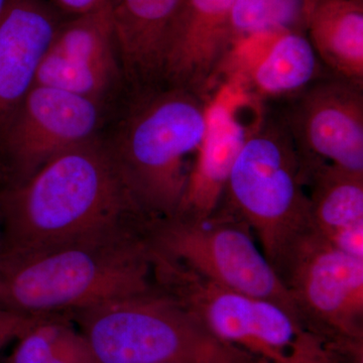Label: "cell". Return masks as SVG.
Masks as SVG:
<instances>
[{"instance_id": "9c48e42d", "label": "cell", "mask_w": 363, "mask_h": 363, "mask_svg": "<svg viewBox=\"0 0 363 363\" xmlns=\"http://www.w3.org/2000/svg\"><path fill=\"white\" fill-rule=\"evenodd\" d=\"M116 107L35 85L0 126V190L25 183L67 150L102 135Z\"/></svg>"}, {"instance_id": "cb8c5ba5", "label": "cell", "mask_w": 363, "mask_h": 363, "mask_svg": "<svg viewBox=\"0 0 363 363\" xmlns=\"http://www.w3.org/2000/svg\"><path fill=\"white\" fill-rule=\"evenodd\" d=\"M7 1H9V0H0V14H1L2 11H4V7H6Z\"/></svg>"}, {"instance_id": "603a6c76", "label": "cell", "mask_w": 363, "mask_h": 363, "mask_svg": "<svg viewBox=\"0 0 363 363\" xmlns=\"http://www.w3.org/2000/svg\"><path fill=\"white\" fill-rule=\"evenodd\" d=\"M66 18L80 16L101 9L111 4V0H49Z\"/></svg>"}, {"instance_id": "7a4b0ae2", "label": "cell", "mask_w": 363, "mask_h": 363, "mask_svg": "<svg viewBox=\"0 0 363 363\" xmlns=\"http://www.w3.org/2000/svg\"><path fill=\"white\" fill-rule=\"evenodd\" d=\"M212 98L166 84L131 93L102 133L128 197L147 218L178 211Z\"/></svg>"}, {"instance_id": "d6986e66", "label": "cell", "mask_w": 363, "mask_h": 363, "mask_svg": "<svg viewBox=\"0 0 363 363\" xmlns=\"http://www.w3.org/2000/svg\"><path fill=\"white\" fill-rule=\"evenodd\" d=\"M4 363H99L68 315L45 318L16 339Z\"/></svg>"}, {"instance_id": "6da1fadb", "label": "cell", "mask_w": 363, "mask_h": 363, "mask_svg": "<svg viewBox=\"0 0 363 363\" xmlns=\"http://www.w3.org/2000/svg\"><path fill=\"white\" fill-rule=\"evenodd\" d=\"M149 220L131 202L100 135L0 190V260L145 230Z\"/></svg>"}, {"instance_id": "9a60e30c", "label": "cell", "mask_w": 363, "mask_h": 363, "mask_svg": "<svg viewBox=\"0 0 363 363\" xmlns=\"http://www.w3.org/2000/svg\"><path fill=\"white\" fill-rule=\"evenodd\" d=\"M66 16L49 0H9L0 14V126L35 85L38 71Z\"/></svg>"}, {"instance_id": "3957f363", "label": "cell", "mask_w": 363, "mask_h": 363, "mask_svg": "<svg viewBox=\"0 0 363 363\" xmlns=\"http://www.w3.org/2000/svg\"><path fill=\"white\" fill-rule=\"evenodd\" d=\"M147 230L0 260V311L71 315L154 288Z\"/></svg>"}, {"instance_id": "8992f818", "label": "cell", "mask_w": 363, "mask_h": 363, "mask_svg": "<svg viewBox=\"0 0 363 363\" xmlns=\"http://www.w3.org/2000/svg\"><path fill=\"white\" fill-rule=\"evenodd\" d=\"M70 318L99 363H267L217 338L156 286Z\"/></svg>"}, {"instance_id": "d4e9b609", "label": "cell", "mask_w": 363, "mask_h": 363, "mask_svg": "<svg viewBox=\"0 0 363 363\" xmlns=\"http://www.w3.org/2000/svg\"><path fill=\"white\" fill-rule=\"evenodd\" d=\"M357 1H362L363 2V0H357Z\"/></svg>"}, {"instance_id": "4fadbf2b", "label": "cell", "mask_w": 363, "mask_h": 363, "mask_svg": "<svg viewBox=\"0 0 363 363\" xmlns=\"http://www.w3.org/2000/svg\"><path fill=\"white\" fill-rule=\"evenodd\" d=\"M236 0H186L169 35L164 84L212 97L230 52L229 25Z\"/></svg>"}, {"instance_id": "5bb4252c", "label": "cell", "mask_w": 363, "mask_h": 363, "mask_svg": "<svg viewBox=\"0 0 363 363\" xmlns=\"http://www.w3.org/2000/svg\"><path fill=\"white\" fill-rule=\"evenodd\" d=\"M250 99L228 84L215 91L206 135L189 172L176 217L200 220L220 206L231 169L250 130V121L242 123L240 116Z\"/></svg>"}, {"instance_id": "44dd1931", "label": "cell", "mask_w": 363, "mask_h": 363, "mask_svg": "<svg viewBox=\"0 0 363 363\" xmlns=\"http://www.w3.org/2000/svg\"><path fill=\"white\" fill-rule=\"evenodd\" d=\"M47 317L49 316H26L16 313L0 311V350Z\"/></svg>"}, {"instance_id": "8fae6325", "label": "cell", "mask_w": 363, "mask_h": 363, "mask_svg": "<svg viewBox=\"0 0 363 363\" xmlns=\"http://www.w3.org/2000/svg\"><path fill=\"white\" fill-rule=\"evenodd\" d=\"M35 85L116 107L128 95L111 6L62 21L45 52Z\"/></svg>"}, {"instance_id": "ba28073f", "label": "cell", "mask_w": 363, "mask_h": 363, "mask_svg": "<svg viewBox=\"0 0 363 363\" xmlns=\"http://www.w3.org/2000/svg\"><path fill=\"white\" fill-rule=\"evenodd\" d=\"M279 277L304 323L352 363H363V259L345 255L312 229Z\"/></svg>"}, {"instance_id": "e0dca14e", "label": "cell", "mask_w": 363, "mask_h": 363, "mask_svg": "<svg viewBox=\"0 0 363 363\" xmlns=\"http://www.w3.org/2000/svg\"><path fill=\"white\" fill-rule=\"evenodd\" d=\"M305 33L332 75L363 87V2L306 0Z\"/></svg>"}, {"instance_id": "52a82bcc", "label": "cell", "mask_w": 363, "mask_h": 363, "mask_svg": "<svg viewBox=\"0 0 363 363\" xmlns=\"http://www.w3.org/2000/svg\"><path fill=\"white\" fill-rule=\"evenodd\" d=\"M147 238L152 250L202 278L276 303L303 321L292 294L264 257L250 227L223 202L200 220L176 216L150 219Z\"/></svg>"}, {"instance_id": "ffe728a7", "label": "cell", "mask_w": 363, "mask_h": 363, "mask_svg": "<svg viewBox=\"0 0 363 363\" xmlns=\"http://www.w3.org/2000/svg\"><path fill=\"white\" fill-rule=\"evenodd\" d=\"M305 4L306 0H236L229 25L230 52L255 35L305 33Z\"/></svg>"}, {"instance_id": "7c38bea8", "label": "cell", "mask_w": 363, "mask_h": 363, "mask_svg": "<svg viewBox=\"0 0 363 363\" xmlns=\"http://www.w3.org/2000/svg\"><path fill=\"white\" fill-rule=\"evenodd\" d=\"M327 73L305 33H264L234 45L222 84L264 104L288 99Z\"/></svg>"}, {"instance_id": "2e32d148", "label": "cell", "mask_w": 363, "mask_h": 363, "mask_svg": "<svg viewBox=\"0 0 363 363\" xmlns=\"http://www.w3.org/2000/svg\"><path fill=\"white\" fill-rule=\"evenodd\" d=\"M186 0H111L128 93L164 85L169 35Z\"/></svg>"}, {"instance_id": "277c9868", "label": "cell", "mask_w": 363, "mask_h": 363, "mask_svg": "<svg viewBox=\"0 0 363 363\" xmlns=\"http://www.w3.org/2000/svg\"><path fill=\"white\" fill-rule=\"evenodd\" d=\"M222 202L252 229L277 274L313 226L297 149L276 112L255 105Z\"/></svg>"}, {"instance_id": "30bf717a", "label": "cell", "mask_w": 363, "mask_h": 363, "mask_svg": "<svg viewBox=\"0 0 363 363\" xmlns=\"http://www.w3.org/2000/svg\"><path fill=\"white\" fill-rule=\"evenodd\" d=\"M285 124L302 169L331 166L363 175V87L327 73L283 100Z\"/></svg>"}, {"instance_id": "5b68a950", "label": "cell", "mask_w": 363, "mask_h": 363, "mask_svg": "<svg viewBox=\"0 0 363 363\" xmlns=\"http://www.w3.org/2000/svg\"><path fill=\"white\" fill-rule=\"evenodd\" d=\"M160 291L197 317L221 341L267 363H352L292 312L234 292L152 250Z\"/></svg>"}, {"instance_id": "7402d4cb", "label": "cell", "mask_w": 363, "mask_h": 363, "mask_svg": "<svg viewBox=\"0 0 363 363\" xmlns=\"http://www.w3.org/2000/svg\"><path fill=\"white\" fill-rule=\"evenodd\" d=\"M323 236L340 252L355 259H363V222Z\"/></svg>"}, {"instance_id": "ac0fdd59", "label": "cell", "mask_w": 363, "mask_h": 363, "mask_svg": "<svg viewBox=\"0 0 363 363\" xmlns=\"http://www.w3.org/2000/svg\"><path fill=\"white\" fill-rule=\"evenodd\" d=\"M303 172L315 230L327 235L363 222V175L331 166Z\"/></svg>"}]
</instances>
